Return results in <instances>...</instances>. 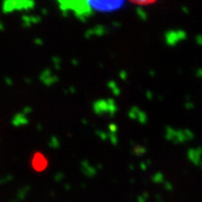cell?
I'll use <instances>...</instances> for the list:
<instances>
[{
    "instance_id": "3",
    "label": "cell",
    "mask_w": 202,
    "mask_h": 202,
    "mask_svg": "<svg viewBox=\"0 0 202 202\" xmlns=\"http://www.w3.org/2000/svg\"><path fill=\"white\" fill-rule=\"evenodd\" d=\"M128 1L134 5H137V6L146 7V6H150V5L156 3L159 0H128Z\"/></svg>"
},
{
    "instance_id": "1",
    "label": "cell",
    "mask_w": 202,
    "mask_h": 202,
    "mask_svg": "<svg viewBox=\"0 0 202 202\" xmlns=\"http://www.w3.org/2000/svg\"><path fill=\"white\" fill-rule=\"evenodd\" d=\"M60 8L78 16L110 13L120 9L125 0H56Z\"/></svg>"
},
{
    "instance_id": "2",
    "label": "cell",
    "mask_w": 202,
    "mask_h": 202,
    "mask_svg": "<svg viewBox=\"0 0 202 202\" xmlns=\"http://www.w3.org/2000/svg\"><path fill=\"white\" fill-rule=\"evenodd\" d=\"M32 167L35 168L36 171H42L47 167V160L46 157L40 152H37L32 158Z\"/></svg>"
}]
</instances>
